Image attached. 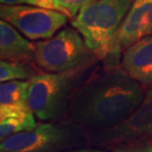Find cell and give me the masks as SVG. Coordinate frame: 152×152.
<instances>
[{"label":"cell","instance_id":"obj_10","mask_svg":"<svg viewBox=\"0 0 152 152\" xmlns=\"http://www.w3.org/2000/svg\"><path fill=\"white\" fill-rule=\"evenodd\" d=\"M0 57L10 61L30 62L35 58V42H29L4 20L0 21Z\"/></svg>","mask_w":152,"mask_h":152},{"label":"cell","instance_id":"obj_15","mask_svg":"<svg viewBox=\"0 0 152 152\" xmlns=\"http://www.w3.org/2000/svg\"><path fill=\"white\" fill-rule=\"evenodd\" d=\"M105 148L112 152H152V141H139L129 144H115Z\"/></svg>","mask_w":152,"mask_h":152},{"label":"cell","instance_id":"obj_14","mask_svg":"<svg viewBox=\"0 0 152 152\" xmlns=\"http://www.w3.org/2000/svg\"><path fill=\"white\" fill-rule=\"evenodd\" d=\"M94 1L95 0H54V9L74 19L82 9Z\"/></svg>","mask_w":152,"mask_h":152},{"label":"cell","instance_id":"obj_5","mask_svg":"<svg viewBox=\"0 0 152 152\" xmlns=\"http://www.w3.org/2000/svg\"><path fill=\"white\" fill-rule=\"evenodd\" d=\"M94 59L100 58L73 26L63 28L50 39L35 42L34 62L44 72L66 71Z\"/></svg>","mask_w":152,"mask_h":152},{"label":"cell","instance_id":"obj_13","mask_svg":"<svg viewBox=\"0 0 152 152\" xmlns=\"http://www.w3.org/2000/svg\"><path fill=\"white\" fill-rule=\"evenodd\" d=\"M36 120L33 112L20 117L0 118V141L17 133L33 129L38 124Z\"/></svg>","mask_w":152,"mask_h":152},{"label":"cell","instance_id":"obj_2","mask_svg":"<svg viewBox=\"0 0 152 152\" xmlns=\"http://www.w3.org/2000/svg\"><path fill=\"white\" fill-rule=\"evenodd\" d=\"M94 59L62 72H39L29 80L28 105L39 121H56L66 118L72 94L91 73Z\"/></svg>","mask_w":152,"mask_h":152},{"label":"cell","instance_id":"obj_12","mask_svg":"<svg viewBox=\"0 0 152 152\" xmlns=\"http://www.w3.org/2000/svg\"><path fill=\"white\" fill-rule=\"evenodd\" d=\"M39 71L30 62L10 61L1 59L0 61V81L24 80L29 81Z\"/></svg>","mask_w":152,"mask_h":152},{"label":"cell","instance_id":"obj_6","mask_svg":"<svg viewBox=\"0 0 152 152\" xmlns=\"http://www.w3.org/2000/svg\"><path fill=\"white\" fill-rule=\"evenodd\" d=\"M87 134L90 145L101 147L152 141V84L145 87L143 101L129 118L111 129Z\"/></svg>","mask_w":152,"mask_h":152},{"label":"cell","instance_id":"obj_1","mask_svg":"<svg viewBox=\"0 0 152 152\" xmlns=\"http://www.w3.org/2000/svg\"><path fill=\"white\" fill-rule=\"evenodd\" d=\"M145 97V87L121 65L91 71L72 94L65 120L87 132L111 129L127 118Z\"/></svg>","mask_w":152,"mask_h":152},{"label":"cell","instance_id":"obj_4","mask_svg":"<svg viewBox=\"0 0 152 152\" xmlns=\"http://www.w3.org/2000/svg\"><path fill=\"white\" fill-rule=\"evenodd\" d=\"M132 2L133 0H95L72 20V26L100 59L107 56L111 42Z\"/></svg>","mask_w":152,"mask_h":152},{"label":"cell","instance_id":"obj_11","mask_svg":"<svg viewBox=\"0 0 152 152\" xmlns=\"http://www.w3.org/2000/svg\"><path fill=\"white\" fill-rule=\"evenodd\" d=\"M29 81L12 80L1 82L0 106H29Z\"/></svg>","mask_w":152,"mask_h":152},{"label":"cell","instance_id":"obj_8","mask_svg":"<svg viewBox=\"0 0 152 152\" xmlns=\"http://www.w3.org/2000/svg\"><path fill=\"white\" fill-rule=\"evenodd\" d=\"M152 35V0H133L115 33L103 60L106 65H120L121 53L135 42Z\"/></svg>","mask_w":152,"mask_h":152},{"label":"cell","instance_id":"obj_7","mask_svg":"<svg viewBox=\"0 0 152 152\" xmlns=\"http://www.w3.org/2000/svg\"><path fill=\"white\" fill-rule=\"evenodd\" d=\"M0 17L32 41L51 38L67 22V16L61 12L35 5L2 4Z\"/></svg>","mask_w":152,"mask_h":152},{"label":"cell","instance_id":"obj_18","mask_svg":"<svg viewBox=\"0 0 152 152\" xmlns=\"http://www.w3.org/2000/svg\"><path fill=\"white\" fill-rule=\"evenodd\" d=\"M69 152H112L110 150L106 149V150H99V149H86V148H79V149H75Z\"/></svg>","mask_w":152,"mask_h":152},{"label":"cell","instance_id":"obj_16","mask_svg":"<svg viewBox=\"0 0 152 152\" xmlns=\"http://www.w3.org/2000/svg\"><path fill=\"white\" fill-rule=\"evenodd\" d=\"M3 5H35V0H0Z\"/></svg>","mask_w":152,"mask_h":152},{"label":"cell","instance_id":"obj_19","mask_svg":"<svg viewBox=\"0 0 152 152\" xmlns=\"http://www.w3.org/2000/svg\"><path fill=\"white\" fill-rule=\"evenodd\" d=\"M68 152H69V151H68Z\"/></svg>","mask_w":152,"mask_h":152},{"label":"cell","instance_id":"obj_17","mask_svg":"<svg viewBox=\"0 0 152 152\" xmlns=\"http://www.w3.org/2000/svg\"><path fill=\"white\" fill-rule=\"evenodd\" d=\"M36 6L45 9H51V10H56L54 9V0H35Z\"/></svg>","mask_w":152,"mask_h":152},{"label":"cell","instance_id":"obj_9","mask_svg":"<svg viewBox=\"0 0 152 152\" xmlns=\"http://www.w3.org/2000/svg\"><path fill=\"white\" fill-rule=\"evenodd\" d=\"M120 65L144 87L152 84V35L127 48L121 56Z\"/></svg>","mask_w":152,"mask_h":152},{"label":"cell","instance_id":"obj_3","mask_svg":"<svg viewBox=\"0 0 152 152\" xmlns=\"http://www.w3.org/2000/svg\"><path fill=\"white\" fill-rule=\"evenodd\" d=\"M89 144L87 130L68 120L39 121L0 141V152H68Z\"/></svg>","mask_w":152,"mask_h":152}]
</instances>
